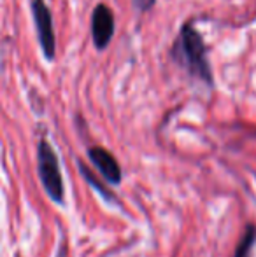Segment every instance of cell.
Returning <instances> with one entry per match:
<instances>
[{"instance_id": "6da1fadb", "label": "cell", "mask_w": 256, "mask_h": 257, "mask_svg": "<svg viewBox=\"0 0 256 257\" xmlns=\"http://www.w3.org/2000/svg\"><path fill=\"white\" fill-rule=\"evenodd\" d=\"M172 56L181 67L188 70V74L207 82L209 86L212 84V72L207 60V49H205L204 39L192 23L183 25L174 49H172Z\"/></svg>"}, {"instance_id": "7a4b0ae2", "label": "cell", "mask_w": 256, "mask_h": 257, "mask_svg": "<svg viewBox=\"0 0 256 257\" xmlns=\"http://www.w3.org/2000/svg\"><path fill=\"white\" fill-rule=\"evenodd\" d=\"M37 172L39 180L44 187L46 194L55 203H65V186L62 170H60L58 156L48 140H41L37 144Z\"/></svg>"}, {"instance_id": "3957f363", "label": "cell", "mask_w": 256, "mask_h": 257, "mask_svg": "<svg viewBox=\"0 0 256 257\" xmlns=\"http://www.w3.org/2000/svg\"><path fill=\"white\" fill-rule=\"evenodd\" d=\"M32 14H34V23L42 54L48 61H53L56 56V39L55 30H53L51 13H49L44 0H34L32 2Z\"/></svg>"}, {"instance_id": "277c9868", "label": "cell", "mask_w": 256, "mask_h": 257, "mask_svg": "<svg viewBox=\"0 0 256 257\" xmlns=\"http://www.w3.org/2000/svg\"><path fill=\"white\" fill-rule=\"evenodd\" d=\"M92 37L93 46L99 51H104L114 37V14L104 4H99L92 16Z\"/></svg>"}, {"instance_id": "5b68a950", "label": "cell", "mask_w": 256, "mask_h": 257, "mask_svg": "<svg viewBox=\"0 0 256 257\" xmlns=\"http://www.w3.org/2000/svg\"><path fill=\"white\" fill-rule=\"evenodd\" d=\"M88 158L107 182L113 184V186L121 184V180H123V172H121V166H120V163H118V159L114 158L109 151H106L104 147H90Z\"/></svg>"}, {"instance_id": "8992f818", "label": "cell", "mask_w": 256, "mask_h": 257, "mask_svg": "<svg viewBox=\"0 0 256 257\" xmlns=\"http://www.w3.org/2000/svg\"><path fill=\"white\" fill-rule=\"evenodd\" d=\"M79 172H81V175L86 179V182H88L90 186H92L93 189H95L97 193H99L100 196L104 198V200H106V201H109V203H111V201H113V203H116V196H114V194L111 193V191L107 189V187L104 186V184L100 182V180L97 179V177L93 175L92 172H90V168H88V166H86V165H82L81 161H79Z\"/></svg>"}, {"instance_id": "52a82bcc", "label": "cell", "mask_w": 256, "mask_h": 257, "mask_svg": "<svg viewBox=\"0 0 256 257\" xmlns=\"http://www.w3.org/2000/svg\"><path fill=\"white\" fill-rule=\"evenodd\" d=\"M256 241V226L254 224H247L246 231H244L242 238H240L239 245H237L233 257H251V250Z\"/></svg>"}, {"instance_id": "ba28073f", "label": "cell", "mask_w": 256, "mask_h": 257, "mask_svg": "<svg viewBox=\"0 0 256 257\" xmlns=\"http://www.w3.org/2000/svg\"><path fill=\"white\" fill-rule=\"evenodd\" d=\"M135 7H139V11H149L154 6V0H133Z\"/></svg>"}]
</instances>
